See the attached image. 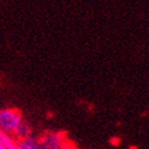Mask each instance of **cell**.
<instances>
[{"label":"cell","mask_w":149,"mask_h":149,"mask_svg":"<svg viewBox=\"0 0 149 149\" xmlns=\"http://www.w3.org/2000/svg\"><path fill=\"white\" fill-rule=\"evenodd\" d=\"M41 145L45 149H60L61 139L55 134H47L41 141Z\"/></svg>","instance_id":"cell-2"},{"label":"cell","mask_w":149,"mask_h":149,"mask_svg":"<svg viewBox=\"0 0 149 149\" xmlns=\"http://www.w3.org/2000/svg\"><path fill=\"white\" fill-rule=\"evenodd\" d=\"M0 149H8L5 146H3V145H1V147H0Z\"/></svg>","instance_id":"cell-4"},{"label":"cell","mask_w":149,"mask_h":149,"mask_svg":"<svg viewBox=\"0 0 149 149\" xmlns=\"http://www.w3.org/2000/svg\"><path fill=\"white\" fill-rule=\"evenodd\" d=\"M22 115L16 109H5L0 113V126L3 132H14L22 121Z\"/></svg>","instance_id":"cell-1"},{"label":"cell","mask_w":149,"mask_h":149,"mask_svg":"<svg viewBox=\"0 0 149 149\" xmlns=\"http://www.w3.org/2000/svg\"><path fill=\"white\" fill-rule=\"evenodd\" d=\"M30 132H31L30 125L28 124L26 121L22 120V121H21V123L19 124V126H18L17 129H16L15 134H16V136H17V137H19L21 140H23V139H26V138L29 137Z\"/></svg>","instance_id":"cell-3"}]
</instances>
